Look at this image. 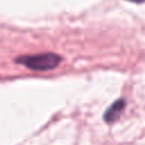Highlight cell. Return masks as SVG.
<instances>
[{"instance_id": "7a4b0ae2", "label": "cell", "mask_w": 145, "mask_h": 145, "mask_svg": "<svg viewBox=\"0 0 145 145\" xmlns=\"http://www.w3.org/2000/svg\"><path fill=\"white\" fill-rule=\"evenodd\" d=\"M126 106V101L123 99H119L117 100L116 102H113L111 104V106L105 111L104 113V120L108 122V123H111V122H114L121 114V112L123 111Z\"/></svg>"}, {"instance_id": "6da1fadb", "label": "cell", "mask_w": 145, "mask_h": 145, "mask_svg": "<svg viewBox=\"0 0 145 145\" xmlns=\"http://www.w3.org/2000/svg\"><path fill=\"white\" fill-rule=\"evenodd\" d=\"M15 61L17 63L26 66L32 70L44 71L56 68L61 62V57L56 53L46 52V53H39L32 56H22L16 58Z\"/></svg>"}, {"instance_id": "3957f363", "label": "cell", "mask_w": 145, "mask_h": 145, "mask_svg": "<svg viewBox=\"0 0 145 145\" xmlns=\"http://www.w3.org/2000/svg\"><path fill=\"white\" fill-rule=\"evenodd\" d=\"M128 1H131V2H135V3H140V2H144L145 0H128Z\"/></svg>"}]
</instances>
